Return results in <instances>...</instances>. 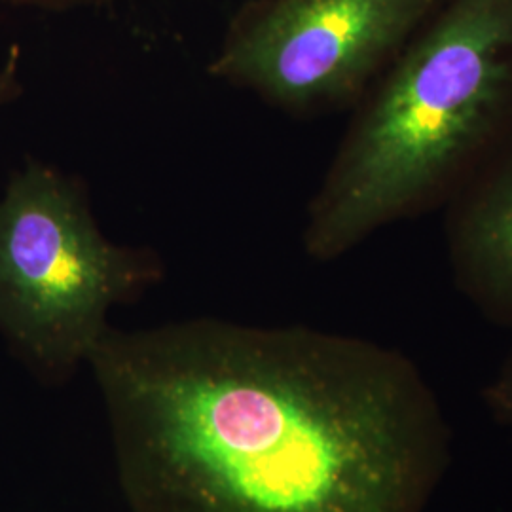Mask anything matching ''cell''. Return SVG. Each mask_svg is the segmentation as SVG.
Segmentation results:
<instances>
[{
	"mask_svg": "<svg viewBox=\"0 0 512 512\" xmlns=\"http://www.w3.org/2000/svg\"><path fill=\"white\" fill-rule=\"evenodd\" d=\"M482 397L492 418L512 429V349L495 372L492 382L486 385Z\"/></svg>",
	"mask_w": 512,
	"mask_h": 512,
	"instance_id": "cell-6",
	"label": "cell"
},
{
	"mask_svg": "<svg viewBox=\"0 0 512 512\" xmlns=\"http://www.w3.org/2000/svg\"><path fill=\"white\" fill-rule=\"evenodd\" d=\"M88 366L131 512H425L450 465L420 366L359 336L198 317Z\"/></svg>",
	"mask_w": 512,
	"mask_h": 512,
	"instance_id": "cell-1",
	"label": "cell"
},
{
	"mask_svg": "<svg viewBox=\"0 0 512 512\" xmlns=\"http://www.w3.org/2000/svg\"><path fill=\"white\" fill-rule=\"evenodd\" d=\"M446 245L459 291L512 327V135L450 198Z\"/></svg>",
	"mask_w": 512,
	"mask_h": 512,
	"instance_id": "cell-5",
	"label": "cell"
},
{
	"mask_svg": "<svg viewBox=\"0 0 512 512\" xmlns=\"http://www.w3.org/2000/svg\"><path fill=\"white\" fill-rule=\"evenodd\" d=\"M446 0H253L207 73L308 118L353 109Z\"/></svg>",
	"mask_w": 512,
	"mask_h": 512,
	"instance_id": "cell-4",
	"label": "cell"
},
{
	"mask_svg": "<svg viewBox=\"0 0 512 512\" xmlns=\"http://www.w3.org/2000/svg\"><path fill=\"white\" fill-rule=\"evenodd\" d=\"M19 65L21 54L14 46L6 57L4 65L0 67V110L10 105L14 99H18L21 93V80H19Z\"/></svg>",
	"mask_w": 512,
	"mask_h": 512,
	"instance_id": "cell-7",
	"label": "cell"
},
{
	"mask_svg": "<svg viewBox=\"0 0 512 512\" xmlns=\"http://www.w3.org/2000/svg\"><path fill=\"white\" fill-rule=\"evenodd\" d=\"M512 135V0H446L353 107L308 203L332 262L450 198Z\"/></svg>",
	"mask_w": 512,
	"mask_h": 512,
	"instance_id": "cell-2",
	"label": "cell"
},
{
	"mask_svg": "<svg viewBox=\"0 0 512 512\" xmlns=\"http://www.w3.org/2000/svg\"><path fill=\"white\" fill-rule=\"evenodd\" d=\"M165 277L150 247L110 241L82 179L27 160L0 198V334L50 382H65L112 327L114 306Z\"/></svg>",
	"mask_w": 512,
	"mask_h": 512,
	"instance_id": "cell-3",
	"label": "cell"
},
{
	"mask_svg": "<svg viewBox=\"0 0 512 512\" xmlns=\"http://www.w3.org/2000/svg\"><path fill=\"white\" fill-rule=\"evenodd\" d=\"M55 4H57V0H55Z\"/></svg>",
	"mask_w": 512,
	"mask_h": 512,
	"instance_id": "cell-8",
	"label": "cell"
}]
</instances>
